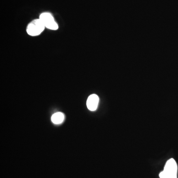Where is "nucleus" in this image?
<instances>
[{
    "label": "nucleus",
    "instance_id": "20e7f679",
    "mask_svg": "<svg viewBox=\"0 0 178 178\" xmlns=\"http://www.w3.org/2000/svg\"><path fill=\"white\" fill-rule=\"evenodd\" d=\"M99 102V98L96 94L90 95L87 101V106L90 111H95L97 108Z\"/></svg>",
    "mask_w": 178,
    "mask_h": 178
},
{
    "label": "nucleus",
    "instance_id": "f257e3e1",
    "mask_svg": "<svg viewBox=\"0 0 178 178\" xmlns=\"http://www.w3.org/2000/svg\"><path fill=\"white\" fill-rule=\"evenodd\" d=\"M178 166L174 159L171 158L166 162L163 171L160 173V178H177Z\"/></svg>",
    "mask_w": 178,
    "mask_h": 178
},
{
    "label": "nucleus",
    "instance_id": "39448f33",
    "mask_svg": "<svg viewBox=\"0 0 178 178\" xmlns=\"http://www.w3.org/2000/svg\"><path fill=\"white\" fill-rule=\"evenodd\" d=\"M64 119V114L62 112H57L54 113L52 117V121L55 124L62 123Z\"/></svg>",
    "mask_w": 178,
    "mask_h": 178
},
{
    "label": "nucleus",
    "instance_id": "7ed1b4c3",
    "mask_svg": "<svg viewBox=\"0 0 178 178\" xmlns=\"http://www.w3.org/2000/svg\"><path fill=\"white\" fill-rule=\"evenodd\" d=\"M39 19L46 28L52 30H56L59 29L58 24L54 20L53 15L50 12H43L41 14Z\"/></svg>",
    "mask_w": 178,
    "mask_h": 178
},
{
    "label": "nucleus",
    "instance_id": "f03ea898",
    "mask_svg": "<svg viewBox=\"0 0 178 178\" xmlns=\"http://www.w3.org/2000/svg\"><path fill=\"white\" fill-rule=\"evenodd\" d=\"M45 26L40 19H35L30 22L26 28V32L31 36H37L42 33Z\"/></svg>",
    "mask_w": 178,
    "mask_h": 178
}]
</instances>
